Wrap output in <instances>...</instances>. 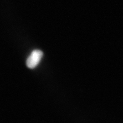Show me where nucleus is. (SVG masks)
<instances>
[{
  "instance_id": "obj_1",
  "label": "nucleus",
  "mask_w": 123,
  "mask_h": 123,
  "mask_svg": "<svg viewBox=\"0 0 123 123\" xmlns=\"http://www.w3.org/2000/svg\"><path fill=\"white\" fill-rule=\"evenodd\" d=\"M43 56V53L41 50L33 51L26 59V66L29 68H34L38 64Z\"/></svg>"
}]
</instances>
